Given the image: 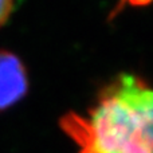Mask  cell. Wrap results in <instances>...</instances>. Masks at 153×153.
<instances>
[{
    "mask_svg": "<svg viewBox=\"0 0 153 153\" xmlns=\"http://www.w3.org/2000/svg\"><path fill=\"white\" fill-rule=\"evenodd\" d=\"M134 4H141V3H148V1H151V0H132Z\"/></svg>",
    "mask_w": 153,
    "mask_h": 153,
    "instance_id": "cell-4",
    "label": "cell"
},
{
    "mask_svg": "<svg viewBox=\"0 0 153 153\" xmlns=\"http://www.w3.org/2000/svg\"><path fill=\"white\" fill-rule=\"evenodd\" d=\"M28 90L23 62L7 50H0V111L18 103Z\"/></svg>",
    "mask_w": 153,
    "mask_h": 153,
    "instance_id": "cell-2",
    "label": "cell"
},
{
    "mask_svg": "<svg viewBox=\"0 0 153 153\" xmlns=\"http://www.w3.org/2000/svg\"><path fill=\"white\" fill-rule=\"evenodd\" d=\"M13 10V0H0V27L5 24Z\"/></svg>",
    "mask_w": 153,
    "mask_h": 153,
    "instance_id": "cell-3",
    "label": "cell"
},
{
    "mask_svg": "<svg viewBox=\"0 0 153 153\" xmlns=\"http://www.w3.org/2000/svg\"><path fill=\"white\" fill-rule=\"evenodd\" d=\"M62 126L81 153H153V89L138 76L121 74L86 117L67 114Z\"/></svg>",
    "mask_w": 153,
    "mask_h": 153,
    "instance_id": "cell-1",
    "label": "cell"
}]
</instances>
